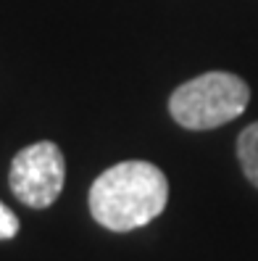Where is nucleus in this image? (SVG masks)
I'll list each match as a JSON object with an SVG mask.
<instances>
[{"label": "nucleus", "mask_w": 258, "mask_h": 261, "mask_svg": "<svg viewBox=\"0 0 258 261\" xmlns=\"http://www.w3.org/2000/svg\"><path fill=\"white\" fill-rule=\"evenodd\" d=\"M66 161L61 148L50 140H40L21 148L11 161V193L29 208H48L64 190Z\"/></svg>", "instance_id": "nucleus-3"}, {"label": "nucleus", "mask_w": 258, "mask_h": 261, "mask_svg": "<svg viewBox=\"0 0 258 261\" xmlns=\"http://www.w3.org/2000/svg\"><path fill=\"white\" fill-rule=\"evenodd\" d=\"M237 159L242 166V174L250 185L258 188V121L248 124L237 137Z\"/></svg>", "instance_id": "nucleus-4"}, {"label": "nucleus", "mask_w": 258, "mask_h": 261, "mask_svg": "<svg viewBox=\"0 0 258 261\" xmlns=\"http://www.w3.org/2000/svg\"><path fill=\"white\" fill-rule=\"evenodd\" d=\"M90 214L111 232H132L153 222L169 203V179L150 161H121L93 182Z\"/></svg>", "instance_id": "nucleus-1"}, {"label": "nucleus", "mask_w": 258, "mask_h": 261, "mask_svg": "<svg viewBox=\"0 0 258 261\" xmlns=\"http://www.w3.org/2000/svg\"><path fill=\"white\" fill-rule=\"evenodd\" d=\"M19 232V217L0 201V240H11Z\"/></svg>", "instance_id": "nucleus-5"}, {"label": "nucleus", "mask_w": 258, "mask_h": 261, "mask_svg": "<svg viewBox=\"0 0 258 261\" xmlns=\"http://www.w3.org/2000/svg\"><path fill=\"white\" fill-rule=\"evenodd\" d=\"M250 87L232 71H206L179 85L169 98V114L185 129H216L248 109Z\"/></svg>", "instance_id": "nucleus-2"}]
</instances>
